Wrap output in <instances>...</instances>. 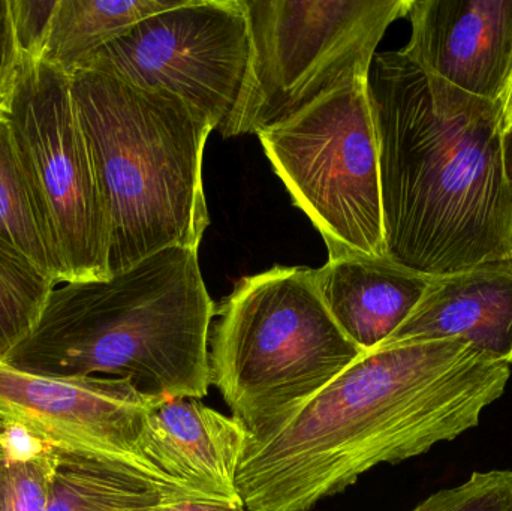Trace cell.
Here are the masks:
<instances>
[{"label": "cell", "mask_w": 512, "mask_h": 511, "mask_svg": "<svg viewBox=\"0 0 512 511\" xmlns=\"http://www.w3.org/2000/svg\"><path fill=\"white\" fill-rule=\"evenodd\" d=\"M511 366L459 338L361 354L276 435L245 444L246 511H309L372 468L417 458L477 428Z\"/></svg>", "instance_id": "6da1fadb"}, {"label": "cell", "mask_w": 512, "mask_h": 511, "mask_svg": "<svg viewBox=\"0 0 512 511\" xmlns=\"http://www.w3.org/2000/svg\"><path fill=\"white\" fill-rule=\"evenodd\" d=\"M367 90L388 260L432 279L512 258L501 104L429 77L402 51L376 53Z\"/></svg>", "instance_id": "7a4b0ae2"}, {"label": "cell", "mask_w": 512, "mask_h": 511, "mask_svg": "<svg viewBox=\"0 0 512 511\" xmlns=\"http://www.w3.org/2000/svg\"><path fill=\"white\" fill-rule=\"evenodd\" d=\"M218 314L198 249L167 248L108 281L68 282L5 363L53 377L131 380L144 395H209L210 326Z\"/></svg>", "instance_id": "3957f363"}, {"label": "cell", "mask_w": 512, "mask_h": 511, "mask_svg": "<svg viewBox=\"0 0 512 511\" xmlns=\"http://www.w3.org/2000/svg\"><path fill=\"white\" fill-rule=\"evenodd\" d=\"M75 107L110 219L111 278L209 227L203 155L212 122L167 90L75 71Z\"/></svg>", "instance_id": "277c9868"}, {"label": "cell", "mask_w": 512, "mask_h": 511, "mask_svg": "<svg viewBox=\"0 0 512 511\" xmlns=\"http://www.w3.org/2000/svg\"><path fill=\"white\" fill-rule=\"evenodd\" d=\"M218 314L212 384L248 431L246 444L276 435L364 354L334 323L306 267L242 279Z\"/></svg>", "instance_id": "5b68a950"}, {"label": "cell", "mask_w": 512, "mask_h": 511, "mask_svg": "<svg viewBox=\"0 0 512 511\" xmlns=\"http://www.w3.org/2000/svg\"><path fill=\"white\" fill-rule=\"evenodd\" d=\"M295 206L330 260H385L379 143L367 77H357L258 132Z\"/></svg>", "instance_id": "8992f818"}, {"label": "cell", "mask_w": 512, "mask_h": 511, "mask_svg": "<svg viewBox=\"0 0 512 511\" xmlns=\"http://www.w3.org/2000/svg\"><path fill=\"white\" fill-rule=\"evenodd\" d=\"M77 71L174 93L222 137L254 134L258 87L245 0H180L138 21Z\"/></svg>", "instance_id": "52a82bcc"}, {"label": "cell", "mask_w": 512, "mask_h": 511, "mask_svg": "<svg viewBox=\"0 0 512 511\" xmlns=\"http://www.w3.org/2000/svg\"><path fill=\"white\" fill-rule=\"evenodd\" d=\"M5 114L66 284L108 281L110 219L71 75L44 60H21Z\"/></svg>", "instance_id": "ba28073f"}, {"label": "cell", "mask_w": 512, "mask_h": 511, "mask_svg": "<svg viewBox=\"0 0 512 511\" xmlns=\"http://www.w3.org/2000/svg\"><path fill=\"white\" fill-rule=\"evenodd\" d=\"M412 0H245L254 41V134L357 77Z\"/></svg>", "instance_id": "9c48e42d"}, {"label": "cell", "mask_w": 512, "mask_h": 511, "mask_svg": "<svg viewBox=\"0 0 512 511\" xmlns=\"http://www.w3.org/2000/svg\"><path fill=\"white\" fill-rule=\"evenodd\" d=\"M162 398L125 378L53 377L0 362V429L168 477L141 450L150 411Z\"/></svg>", "instance_id": "30bf717a"}, {"label": "cell", "mask_w": 512, "mask_h": 511, "mask_svg": "<svg viewBox=\"0 0 512 511\" xmlns=\"http://www.w3.org/2000/svg\"><path fill=\"white\" fill-rule=\"evenodd\" d=\"M402 51L424 74L501 104L512 77V0H412Z\"/></svg>", "instance_id": "8fae6325"}, {"label": "cell", "mask_w": 512, "mask_h": 511, "mask_svg": "<svg viewBox=\"0 0 512 511\" xmlns=\"http://www.w3.org/2000/svg\"><path fill=\"white\" fill-rule=\"evenodd\" d=\"M451 338L512 365V258L430 279L414 311L381 347Z\"/></svg>", "instance_id": "7c38bea8"}, {"label": "cell", "mask_w": 512, "mask_h": 511, "mask_svg": "<svg viewBox=\"0 0 512 511\" xmlns=\"http://www.w3.org/2000/svg\"><path fill=\"white\" fill-rule=\"evenodd\" d=\"M249 434L236 419L197 399L162 398L144 431V458L201 497L242 501L237 470Z\"/></svg>", "instance_id": "4fadbf2b"}, {"label": "cell", "mask_w": 512, "mask_h": 511, "mask_svg": "<svg viewBox=\"0 0 512 511\" xmlns=\"http://www.w3.org/2000/svg\"><path fill=\"white\" fill-rule=\"evenodd\" d=\"M315 281L334 323L363 353H370L411 315L430 279L388 258H340L315 270Z\"/></svg>", "instance_id": "5bb4252c"}, {"label": "cell", "mask_w": 512, "mask_h": 511, "mask_svg": "<svg viewBox=\"0 0 512 511\" xmlns=\"http://www.w3.org/2000/svg\"><path fill=\"white\" fill-rule=\"evenodd\" d=\"M183 498L206 497L125 462L54 447L47 511H144Z\"/></svg>", "instance_id": "9a60e30c"}, {"label": "cell", "mask_w": 512, "mask_h": 511, "mask_svg": "<svg viewBox=\"0 0 512 511\" xmlns=\"http://www.w3.org/2000/svg\"><path fill=\"white\" fill-rule=\"evenodd\" d=\"M180 0H57L42 59L68 75L138 21Z\"/></svg>", "instance_id": "2e32d148"}, {"label": "cell", "mask_w": 512, "mask_h": 511, "mask_svg": "<svg viewBox=\"0 0 512 511\" xmlns=\"http://www.w3.org/2000/svg\"><path fill=\"white\" fill-rule=\"evenodd\" d=\"M0 246L56 287L66 284L65 272L24 174L5 113H0Z\"/></svg>", "instance_id": "e0dca14e"}, {"label": "cell", "mask_w": 512, "mask_h": 511, "mask_svg": "<svg viewBox=\"0 0 512 511\" xmlns=\"http://www.w3.org/2000/svg\"><path fill=\"white\" fill-rule=\"evenodd\" d=\"M54 447L0 429V511H47Z\"/></svg>", "instance_id": "ac0fdd59"}, {"label": "cell", "mask_w": 512, "mask_h": 511, "mask_svg": "<svg viewBox=\"0 0 512 511\" xmlns=\"http://www.w3.org/2000/svg\"><path fill=\"white\" fill-rule=\"evenodd\" d=\"M54 288L53 282L0 246V362L29 338Z\"/></svg>", "instance_id": "d6986e66"}, {"label": "cell", "mask_w": 512, "mask_h": 511, "mask_svg": "<svg viewBox=\"0 0 512 511\" xmlns=\"http://www.w3.org/2000/svg\"><path fill=\"white\" fill-rule=\"evenodd\" d=\"M412 511H512V471L474 473L462 485L430 495Z\"/></svg>", "instance_id": "ffe728a7"}, {"label": "cell", "mask_w": 512, "mask_h": 511, "mask_svg": "<svg viewBox=\"0 0 512 511\" xmlns=\"http://www.w3.org/2000/svg\"><path fill=\"white\" fill-rule=\"evenodd\" d=\"M21 60H41L57 0H11Z\"/></svg>", "instance_id": "44dd1931"}, {"label": "cell", "mask_w": 512, "mask_h": 511, "mask_svg": "<svg viewBox=\"0 0 512 511\" xmlns=\"http://www.w3.org/2000/svg\"><path fill=\"white\" fill-rule=\"evenodd\" d=\"M21 66L11 0H0V113H6Z\"/></svg>", "instance_id": "7402d4cb"}, {"label": "cell", "mask_w": 512, "mask_h": 511, "mask_svg": "<svg viewBox=\"0 0 512 511\" xmlns=\"http://www.w3.org/2000/svg\"><path fill=\"white\" fill-rule=\"evenodd\" d=\"M144 511H246V509L242 501L183 498V500L167 501Z\"/></svg>", "instance_id": "603a6c76"}, {"label": "cell", "mask_w": 512, "mask_h": 511, "mask_svg": "<svg viewBox=\"0 0 512 511\" xmlns=\"http://www.w3.org/2000/svg\"><path fill=\"white\" fill-rule=\"evenodd\" d=\"M502 144H504L505 170H507L508 177L512 180V123L504 129Z\"/></svg>", "instance_id": "cb8c5ba5"}, {"label": "cell", "mask_w": 512, "mask_h": 511, "mask_svg": "<svg viewBox=\"0 0 512 511\" xmlns=\"http://www.w3.org/2000/svg\"><path fill=\"white\" fill-rule=\"evenodd\" d=\"M502 110V123H504V129L512 123V77L510 84H508L507 92H505L504 98L501 102Z\"/></svg>", "instance_id": "d4e9b609"}]
</instances>
